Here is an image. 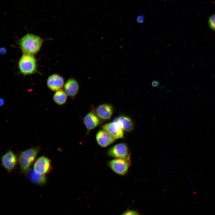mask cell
<instances>
[{"instance_id":"cell-12","label":"cell","mask_w":215,"mask_h":215,"mask_svg":"<svg viewBox=\"0 0 215 215\" xmlns=\"http://www.w3.org/2000/svg\"><path fill=\"white\" fill-rule=\"evenodd\" d=\"M96 139L98 144L103 148L108 146L116 140L102 129L98 131L96 134Z\"/></svg>"},{"instance_id":"cell-7","label":"cell","mask_w":215,"mask_h":215,"mask_svg":"<svg viewBox=\"0 0 215 215\" xmlns=\"http://www.w3.org/2000/svg\"><path fill=\"white\" fill-rule=\"evenodd\" d=\"M107 154L109 156L115 158L130 157L128 147L124 143H119L112 146L108 150Z\"/></svg>"},{"instance_id":"cell-18","label":"cell","mask_w":215,"mask_h":215,"mask_svg":"<svg viewBox=\"0 0 215 215\" xmlns=\"http://www.w3.org/2000/svg\"><path fill=\"white\" fill-rule=\"evenodd\" d=\"M120 215H141L137 211L133 210H127Z\"/></svg>"},{"instance_id":"cell-8","label":"cell","mask_w":215,"mask_h":215,"mask_svg":"<svg viewBox=\"0 0 215 215\" xmlns=\"http://www.w3.org/2000/svg\"><path fill=\"white\" fill-rule=\"evenodd\" d=\"M93 110L102 122L108 121L111 119L114 109L111 104L103 103L97 106Z\"/></svg>"},{"instance_id":"cell-20","label":"cell","mask_w":215,"mask_h":215,"mask_svg":"<svg viewBox=\"0 0 215 215\" xmlns=\"http://www.w3.org/2000/svg\"><path fill=\"white\" fill-rule=\"evenodd\" d=\"M159 84V82L156 80H153L152 83V85L153 86L156 87Z\"/></svg>"},{"instance_id":"cell-5","label":"cell","mask_w":215,"mask_h":215,"mask_svg":"<svg viewBox=\"0 0 215 215\" xmlns=\"http://www.w3.org/2000/svg\"><path fill=\"white\" fill-rule=\"evenodd\" d=\"M52 169L51 160L45 156L39 157L34 162L33 171L37 174L45 176L50 173Z\"/></svg>"},{"instance_id":"cell-10","label":"cell","mask_w":215,"mask_h":215,"mask_svg":"<svg viewBox=\"0 0 215 215\" xmlns=\"http://www.w3.org/2000/svg\"><path fill=\"white\" fill-rule=\"evenodd\" d=\"M82 120L87 133L102 122L93 110L87 113L83 118Z\"/></svg>"},{"instance_id":"cell-19","label":"cell","mask_w":215,"mask_h":215,"mask_svg":"<svg viewBox=\"0 0 215 215\" xmlns=\"http://www.w3.org/2000/svg\"><path fill=\"white\" fill-rule=\"evenodd\" d=\"M145 17L143 15H140L137 18L136 21L139 23H143L144 21Z\"/></svg>"},{"instance_id":"cell-11","label":"cell","mask_w":215,"mask_h":215,"mask_svg":"<svg viewBox=\"0 0 215 215\" xmlns=\"http://www.w3.org/2000/svg\"><path fill=\"white\" fill-rule=\"evenodd\" d=\"M64 79L61 75L57 74L51 75L47 80V87L50 90L56 91L62 89L64 86Z\"/></svg>"},{"instance_id":"cell-16","label":"cell","mask_w":215,"mask_h":215,"mask_svg":"<svg viewBox=\"0 0 215 215\" xmlns=\"http://www.w3.org/2000/svg\"><path fill=\"white\" fill-rule=\"evenodd\" d=\"M28 173V177L31 181L34 183L39 185L44 184L46 181L45 175L37 174L33 171H30Z\"/></svg>"},{"instance_id":"cell-9","label":"cell","mask_w":215,"mask_h":215,"mask_svg":"<svg viewBox=\"0 0 215 215\" xmlns=\"http://www.w3.org/2000/svg\"><path fill=\"white\" fill-rule=\"evenodd\" d=\"M101 127L116 139H121L124 137V130L115 119L113 122L105 124Z\"/></svg>"},{"instance_id":"cell-1","label":"cell","mask_w":215,"mask_h":215,"mask_svg":"<svg viewBox=\"0 0 215 215\" xmlns=\"http://www.w3.org/2000/svg\"><path fill=\"white\" fill-rule=\"evenodd\" d=\"M43 42V39L40 37L29 33L20 39L19 44L24 54L34 55L40 50Z\"/></svg>"},{"instance_id":"cell-4","label":"cell","mask_w":215,"mask_h":215,"mask_svg":"<svg viewBox=\"0 0 215 215\" xmlns=\"http://www.w3.org/2000/svg\"><path fill=\"white\" fill-rule=\"evenodd\" d=\"M108 164L114 172L124 175L127 173L130 165V157L126 159L115 158L109 161Z\"/></svg>"},{"instance_id":"cell-15","label":"cell","mask_w":215,"mask_h":215,"mask_svg":"<svg viewBox=\"0 0 215 215\" xmlns=\"http://www.w3.org/2000/svg\"><path fill=\"white\" fill-rule=\"evenodd\" d=\"M67 96L64 90L62 89L56 91L53 95V100L57 105H62L66 102Z\"/></svg>"},{"instance_id":"cell-3","label":"cell","mask_w":215,"mask_h":215,"mask_svg":"<svg viewBox=\"0 0 215 215\" xmlns=\"http://www.w3.org/2000/svg\"><path fill=\"white\" fill-rule=\"evenodd\" d=\"M18 67L20 72L24 75H31L37 72V61L33 55L23 53L19 61Z\"/></svg>"},{"instance_id":"cell-6","label":"cell","mask_w":215,"mask_h":215,"mask_svg":"<svg viewBox=\"0 0 215 215\" xmlns=\"http://www.w3.org/2000/svg\"><path fill=\"white\" fill-rule=\"evenodd\" d=\"M1 165L8 172L13 171L18 163V157L11 150H9L1 158Z\"/></svg>"},{"instance_id":"cell-13","label":"cell","mask_w":215,"mask_h":215,"mask_svg":"<svg viewBox=\"0 0 215 215\" xmlns=\"http://www.w3.org/2000/svg\"><path fill=\"white\" fill-rule=\"evenodd\" d=\"M64 89L68 96L73 98L78 93L79 89V84L76 79L71 78L65 83Z\"/></svg>"},{"instance_id":"cell-2","label":"cell","mask_w":215,"mask_h":215,"mask_svg":"<svg viewBox=\"0 0 215 215\" xmlns=\"http://www.w3.org/2000/svg\"><path fill=\"white\" fill-rule=\"evenodd\" d=\"M40 148L33 147L21 152L18 156V163L22 172L26 174L29 171L30 167L34 162L39 153Z\"/></svg>"},{"instance_id":"cell-21","label":"cell","mask_w":215,"mask_h":215,"mask_svg":"<svg viewBox=\"0 0 215 215\" xmlns=\"http://www.w3.org/2000/svg\"><path fill=\"white\" fill-rule=\"evenodd\" d=\"M1 105H2L4 102V100H3V99H2V100H1Z\"/></svg>"},{"instance_id":"cell-17","label":"cell","mask_w":215,"mask_h":215,"mask_svg":"<svg viewBox=\"0 0 215 215\" xmlns=\"http://www.w3.org/2000/svg\"><path fill=\"white\" fill-rule=\"evenodd\" d=\"M208 24L210 29L213 31H215V13L209 17Z\"/></svg>"},{"instance_id":"cell-14","label":"cell","mask_w":215,"mask_h":215,"mask_svg":"<svg viewBox=\"0 0 215 215\" xmlns=\"http://www.w3.org/2000/svg\"><path fill=\"white\" fill-rule=\"evenodd\" d=\"M115 119L118 122L124 131L129 132L133 129V122L129 117L125 115H121Z\"/></svg>"}]
</instances>
